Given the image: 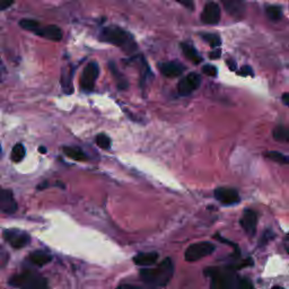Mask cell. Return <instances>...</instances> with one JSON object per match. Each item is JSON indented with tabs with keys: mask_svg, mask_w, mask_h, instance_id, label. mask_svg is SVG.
<instances>
[{
	"mask_svg": "<svg viewBox=\"0 0 289 289\" xmlns=\"http://www.w3.org/2000/svg\"><path fill=\"white\" fill-rule=\"evenodd\" d=\"M205 275L211 278L210 287L212 289H251L253 284L246 278H241L235 275L231 269L221 268H207L205 269Z\"/></svg>",
	"mask_w": 289,
	"mask_h": 289,
	"instance_id": "1",
	"label": "cell"
},
{
	"mask_svg": "<svg viewBox=\"0 0 289 289\" xmlns=\"http://www.w3.org/2000/svg\"><path fill=\"white\" fill-rule=\"evenodd\" d=\"M174 273V264L170 258L154 268H145L140 271V278L145 284L153 287H165Z\"/></svg>",
	"mask_w": 289,
	"mask_h": 289,
	"instance_id": "2",
	"label": "cell"
},
{
	"mask_svg": "<svg viewBox=\"0 0 289 289\" xmlns=\"http://www.w3.org/2000/svg\"><path fill=\"white\" fill-rule=\"evenodd\" d=\"M100 39L103 42L123 48L126 51L134 50V48H136L132 36L126 32L125 29L118 27V26H107V27L103 28L100 34Z\"/></svg>",
	"mask_w": 289,
	"mask_h": 289,
	"instance_id": "3",
	"label": "cell"
},
{
	"mask_svg": "<svg viewBox=\"0 0 289 289\" xmlns=\"http://www.w3.org/2000/svg\"><path fill=\"white\" fill-rule=\"evenodd\" d=\"M9 285L13 287L24 289H44L48 287V283L44 278L32 272H24L13 277L9 280Z\"/></svg>",
	"mask_w": 289,
	"mask_h": 289,
	"instance_id": "4",
	"label": "cell"
},
{
	"mask_svg": "<svg viewBox=\"0 0 289 289\" xmlns=\"http://www.w3.org/2000/svg\"><path fill=\"white\" fill-rule=\"evenodd\" d=\"M215 245L212 243L209 242H200V243H196L192 244L187 247L185 251V260L187 262H196L201 260L208 255L211 254L213 251H215Z\"/></svg>",
	"mask_w": 289,
	"mask_h": 289,
	"instance_id": "5",
	"label": "cell"
},
{
	"mask_svg": "<svg viewBox=\"0 0 289 289\" xmlns=\"http://www.w3.org/2000/svg\"><path fill=\"white\" fill-rule=\"evenodd\" d=\"M100 75V67L96 62H89L85 67L80 77V88L84 92H92L95 87V82Z\"/></svg>",
	"mask_w": 289,
	"mask_h": 289,
	"instance_id": "6",
	"label": "cell"
},
{
	"mask_svg": "<svg viewBox=\"0 0 289 289\" xmlns=\"http://www.w3.org/2000/svg\"><path fill=\"white\" fill-rule=\"evenodd\" d=\"M201 84V77L196 73H191L186 75L184 78H182L181 81L178 85L179 94L182 96L190 95L193 93Z\"/></svg>",
	"mask_w": 289,
	"mask_h": 289,
	"instance_id": "7",
	"label": "cell"
},
{
	"mask_svg": "<svg viewBox=\"0 0 289 289\" xmlns=\"http://www.w3.org/2000/svg\"><path fill=\"white\" fill-rule=\"evenodd\" d=\"M3 238L15 249H22L31 242V237L27 233L17 230H7L3 232Z\"/></svg>",
	"mask_w": 289,
	"mask_h": 289,
	"instance_id": "8",
	"label": "cell"
},
{
	"mask_svg": "<svg viewBox=\"0 0 289 289\" xmlns=\"http://www.w3.org/2000/svg\"><path fill=\"white\" fill-rule=\"evenodd\" d=\"M215 198L223 205L232 206L239 202V194L232 187H218L215 190Z\"/></svg>",
	"mask_w": 289,
	"mask_h": 289,
	"instance_id": "9",
	"label": "cell"
},
{
	"mask_svg": "<svg viewBox=\"0 0 289 289\" xmlns=\"http://www.w3.org/2000/svg\"><path fill=\"white\" fill-rule=\"evenodd\" d=\"M202 23L216 25L220 21V8L216 2H208L201 14Z\"/></svg>",
	"mask_w": 289,
	"mask_h": 289,
	"instance_id": "10",
	"label": "cell"
},
{
	"mask_svg": "<svg viewBox=\"0 0 289 289\" xmlns=\"http://www.w3.org/2000/svg\"><path fill=\"white\" fill-rule=\"evenodd\" d=\"M241 226L247 234L253 236L257 233L258 226V215L252 209L244 210L243 216L241 218Z\"/></svg>",
	"mask_w": 289,
	"mask_h": 289,
	"instance_id": "11",
	"label": "cell"
},
{
	"mask_svg": "<svg viewBox=\"0 0 289 289\" xmlns=\"http://www.w3.org/2000/svg\"><path fill=\"white\" fill-rule=\"evenodd\" d=\"M158 69L163 76L168 78H175L181 76L183 71L185 70V67L178 61H168L159 63Z\"/></svg>",
	"mask_w": 289,
	"mask_h": 289,
	"instance_id": "12",
	"label": "cell"
},
{
	"mask_svg": "<svg viewBox=\"0 0 289 289\" xmlns=\"http://www.w3.org/2000/svg\"><path fill=\"white\" fill-rule=\"evenodd\" d=\"M224 8L231 16L242 18L245 14V1L244 0H220Z\"/></svg>",
	"mask_w": 289,
	"mask_h": 289,
	"instance_id": "13",
	"label": "cell"
},
{
	"mask_svg": "<svg viewBox=\"0 0 289 289\" xmlns=\"http://www.w3.org/2000/svg\"><path fill=\"white\" fill-rule=\"evenodd\" d=\"M0 210L12 215L17 210V204L10 190H2L0 192Z\"/></svg>",
	"mask_w": 289,
	"mask_h": 289,
	"instance_id": "14",
	"label": "cell"
},
{
	"mask_svg": "<svg viewBox=\"0 0 289 289\" xmlns=\"http://www.w3.org/2000/svg\"><path fill=\"white\" fill-rule=\"evenodd\" d=\"M35 34L42 36V37H46L48 40H51V41H55V42H58V41H61L62 39V31L61 28L58 27V26L55 25H48V26H44V27H40L36 29L34 32Z\"/></svg>",
	"mask_w": 289,
	"mask_h": 289,
	"instance_id": "15",
	"label": "cell"
},
{
	"mask_svg": "<svg viewBox=\"0 0 289 289\" xmlns=\"http://www.w3.org/2000/svg\"><path fill=\"white\" fill-rule=\"evenodd\" d=\"M157 260H158V253L157 252L139 253L133 258L134 263L141 266H149L155 264Z\"/></svg>",
	"mask_w": 289,
	"mask_h": 289,
	"instance_id": "16",
	"label": "cell"
},
{
	"mask_svg": "<svg viewBox=\"0 0 289 289\" xmlns=\"http://www.w3.org/2000/svg\"><path fill=\"white\" fill-rule=\"evenodd\" d=\"M28 259L33 264L37 266H43L52 260V257L49 253L43 252V251H35V252H33L29 255Z\"/></svg>",
	"mask_w": 289,
	"mask_h": 289,
	"instance_id": "17",
	"label": "cell"
},
{
	"mask_svg": "<svg viewBox=\"0 0 289 289\" xmlns=\"http://www.w3.org/2000/svg\"><path fill=\"white\" fill-rule=\"evenodd\" d=\"M181 49L183 51V53H184L185 57L190 60V61H192L193 63H200L202 61V58L200 57V54L198 53L196 49H194L191 44H187V43H182L181 44Z\"/></svg>",
	"mask_w": 289,
	"mask_h": 289,
	"instance_id": "18",
	"label": "cell"
},
{
	"mask_svg": "<svg viewBox=\"0 0 289 289\" xmlns=\"http://www.w3.org/2000/svg\"><path fill=\"white\" fill-rule=\"evenodd\" d=\"M63 153H65L66 156H68L69 158L77 160V162H84V160H87V156L86 154L81 151V149L77 147H63L62 148Z\"/></svg>",
	"mask_w": 289,
	"mask_h": 289,
	"instance_id": "19",
	"label": "cell"
},
{
	"mask_svg": "<svg viewBox=\"0 0 289 289\" xmlns=\"http://www.w3.org/2000/svg\"><path fill=\"white\" fill-rule=\"evenodd\" d=\"M272 136L275 140L280 142H288L289 140V131L286 127L277 126L272 131Z\"/></svg>",
	"mask_w": 289,
	"mask_h": 289,
	"instance_id": "20",
	"label": "cell"
},
{
	"mask_svg": "<svg viewBox=\"0 0 289 289\" xmlns=\"http://www.w3.org/2000/svg\"><path fill=\"white\" fill-rule=\"evenodd\" d=\"M73 71L71 70H63L61 77L62 88L67 94L73 93Z\"/></svg>",
	"mask_w": 289,
	"mask_h": 289,
	"instance_id": "21",
	"label": "cell"
},
{
	"mask_svg": "<svg viewBox=\"0 0 289 289\" xmlns=\"http://www.w3.org/2000/svg\"><path fill=\"white\" fill-rule=\"evenodd\" d=\"M110 69L112 71V74H113V76L115 78L116 80V85H118V87L120 89H127L128 86H129V84H128V80L126 77H123L121 74H120V71L115 68V66L113 65V63H110Z\"/></svg>",
	"mask_w": 289,
	"mask_h": 289,
	"instance_id": "22",
	"label": "cell"
},
{
	"mask_svg": "<svg viewBox=\"0 0 289 289\" xmlns=\"http://www.w3.org/2000/svg\"><path fill=\"white\" fill-rule=\"evenodd\" d=\"M265 14L269 20L273 22H278L283 17V9L279 6H268L265 8Z\"/></svg>",
	"mask_w": 289,
	"mask_h": 289,
	"instance_id": "23",
	"label": "cell"
},
{
	"mask_svg": "<svg viewBox=\"0 0 289 289\" xmlns=\"http://www.w3.org/2000/svg\"><path fill=\"white\" fill-rule=\"evenodd\" d=\"M265 157L281 165H287L289 162L288 157L285 155V154L279 153V152H268L265 154Z\"/></svg>",
	"mask_w": 289,
	"mask_h": 289,
	"instance_id": "24",
	"label": "cell"
},
{
	"mask_svg": "<svg viewBox=\"0 0 289 289\" xmlns=\"http://www.w3.org/2000/svg\"><path fill=\"white\" fill-rule=\"evenodd\" d=\"M25 147L22 144H17L14 146L13 151H12V159L15 163H20L22 159L25 157Z\"/></svg>",
	"mask_w": 289,
	"mask_h": 289,
	"instance_id": "25",
	"label": "cell"
},
{
	"mask_svg": "<svg viewBox=\"0 0 289 289\" xmlns=\"http://www.w3.org/2000/svg\"><path fill=\"white\" fill-rule=\"evenodd\" d=\"M202 39H204V41H206L210 47L212 48H217L219 47L221 44V40L219 35L217 34H211V33H206V34H202L201 35Z\"/></svg>",
	"mask_w": 289,
	"mask_h": 289,
	"instance_id": "26",
	"label": "cell"
},
{
	"mask_svg": "<svg viewBox=\"0 0 289 289\" xmlns=\"http://www.w3.org/2000/svg\"><path fill=\"white\" fill-rule=\"evenodd\" d=\"M96 145L100 148L104 149V151H107V149L111 148V139L106 134L100 133L96 136Z\"/></svg>",
	"mask_w": 289,
	"mask_h": 289,
	"instance_id": "27",
	"label": "cell"
},
{
	"mask_svg": "<svg viewBox=\"0 0 289 289\" xmlns=\"http://www.w3.org/2000/svg\"><path fill=\"white\" fill-rule=\"evenodd\" d=\"M20 25L22 28L26 29V31L35 32L37 28L40 27V23L34 20H22L20 22Z\"/></svg>",
	"mask_w": 289,
	"mask_h": 289,
	"instance_id": "28",
	"label": "cell"
},
{
	"mask_svg": "<svg viewBox=\"0 0 289 289\" xmlns=\"http://www.w3.org/2000/svg\"><path fill=\"white\" fill-rule=\"evenodd\" d=\"M202 71H204L206 75H208V76H211V77L217 76V68L215 66L206 65L204 66V68H202Z\"/></svg>",
	"mask_w": 289,
	"mask_h": 289,
	"instance_id": "29",
	"label": "cell"
},
{
	"mask_svg": "<svg viewBox=\"0 0 289 289\" xmlns=\"http://www.w3.org/2000/svg\"><path fill=\"white\" fill-rule=\"evenodd\" d=\"M15 0H0V10H5L13 5Z\"/></svg>",
	"mask_w": 289,
	"mask_h": 289,
	"instance_id": "30",
	"label": "cell"
},
{
	"mask_svg": "<svg viewBox=\"0 0 289 289\" xmlns=\"http://www.w3.org/2000/svg\"><path fill=\"white\" fill-rule=\"evenodd\" d=\"M179 3H181L184 7H186L187 9H191L192 10L194 8V3H193V0H176Z\"/></svg>",
	"mask_w": 289,
	"mask_h": 289,
	"instance_id": "31",
	"label": "cell"
},
{
	"mask_svg": "<svg viewBox=\"0 0 289 289\" xmlns=\"http://www.w3.org/2000/svg\"><path fill=\"white\" fill-rule=\"evenodd\" d=\"M239 74H241L242 76H252L253 70L249 66H244L243 68L241 69V71H239Z\"/></svg>",
	"mask_w": 289,
	"mask_h": 289,
	"instance_id": "32",
	"label": "cell"
},
{
	"mask_svg": "<svg viewBox=\"0 0 289 289\" xmlns=\"http://www.w3.org/2000/svg\"><path fill=\"white\" fill-rule=\"evenodd\" d=\"M215 238H218L220 242H223V243H227L228 245H231V246H233L234 247V249H237V245H236L235 243H232V242H230V241H227V239H225V238H223V237H220L219 236V234H216V236H215Z\"/></svg>",
	"mask_w": 289,
	"mask_h": 289,
	"instance_id": "33",
	"label": "cell"
},
{
	"mask_svg": "<svg viewBox=\"0 0 289 289\" xmlns=\"http://www.w3.org/2000/svg\"><path fill=\"white\" fill-rule=\"evenodd\" d=\"M220 54H221V51L218 49V50H215V51L210 52L209 57L211 59H218V58H220Z\"/></svg>",
	"mask_w": 289,
	"mask_h": 289,
	"instance_id": "34",
	"label": "cell"
},
{
	"mask_svg": "<svg viewBox=\"0 0 289 289\" xmlns=\"http://www.w3.org/2000/svg\"><path fill=\"white\" fill-rule=\"evenodd\" d=\"M288 97H289V94H288V93H285L284 95H283V102H284L285 105H286V106H288V105H289Z\"/></svg>",
	"mask_w": 289,
	"mask_h": 289,
	"instance_id": "35",
	"label": "cell"
},
{
	"mask_svg": "<svg viewBox=\"0 0 289 289\" xmlns=\"http://www.w3.org/2000/svg\"><path fill=\"white\" fill-rule=\"evenodd\" d=\"M228 65H230V67H231V69L232 70H235V68H236V63L235 62H233V61H228Z\"/></svg>",
	"mask_w": 289,
	"mask_h": 289,
	"instance_id": "36",
	"label": "cell"
},
{
	"mask_svg": "<svg viewBox=\"0 0 289 289\" xmlns=\"http://www.w3.org/2000/svg\"><path fill=\"white\" fill-rule=\"evenodd\" d=\"M40 152H41V153H43V154H46V153H47V149H46V148H43V147H41V148H40Z\"/></svg>",
	"mask_w": 289,
	"mask_h": 289,
	"instance_id": "37",
	"label": "cell"
},
{
	"mask_svg": "<svg viewBox=\"0 0 289 289\" xmlns=\"http://www.w3.org/2000/svg\"><path fill=\"white\" fill-rule=\"evenodd\" d=\"M0 151H1V149H0Z\"/></svg>",
	"mask_w": 289,
	"mask_h": 289,
	"instance_id": "38",
	"label": "cell"
}]
</instances>
